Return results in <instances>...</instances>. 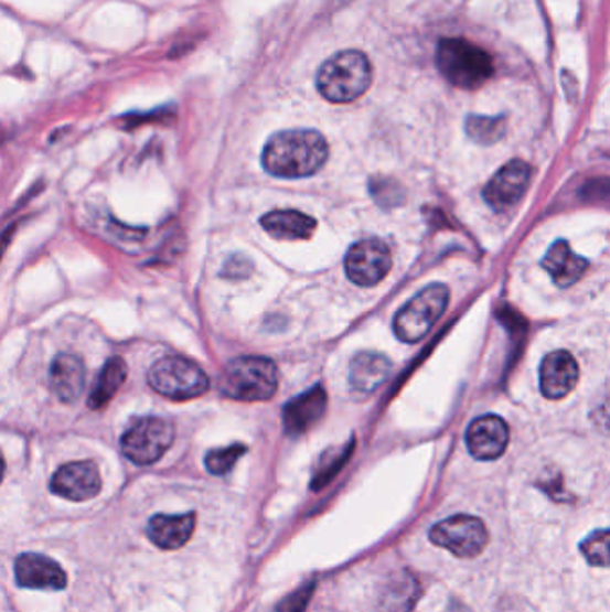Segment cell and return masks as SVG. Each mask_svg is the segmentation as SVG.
I'll return each mask as SVG.
<instances>
[{
    "instance_id": "obj_25",
    "label": "cell",
    "mask_w": 610,
    "mask_h": 612,
    "mask_svg": "<svg viewBox=\"0 0 610 612\" xmlns=\"http://www.w3.org/2000/svg\"><path fill=\"white\" fill-rule=\"evenodd\" d=\"M246 451L247 448L244 444H233V447L208 451V455L204 457V465L212 475H227L235 468L238 459L246 455Z\"/></svg>"
},
{
    "instance_id": "obj_1",
    "label": "cell",
    "mask_w": 610,
    "mask_h": 612,
    "mask_svg": "<svg viewBox=\"0 0 610 612\" xmlns=\"http://www.w3.org/2000/svg\"><path fill=\"white\" fill-rule=\"evenodd\" d=\"M330 157L327 138L313 129L279 131L267 140L261 163L269 174L283 180L313 176Z\"/></svg>"
},
{
    "instance_id": "obj_26",
    "label": "cell",
    "mask_w": 610,
    "mask_h": 612,
    "mask_svg": "<svg viewBox=\"0 0 610 612\" xmlns=\"http://www.w3.org/2000/svg\"><path fill=\"white\" fill-rule=\"evenodd\" d=\"M350 451L351 450H345L344 453H341V455H336V453H327V455H324L321 464H319L318 473L313 475V491H321L328 482H332L333 476L336 475V471L341 470L345 459L350 455Z\"/></svg>"
},
{
    "instance_id": "obj_17",
    "label": "cell",
    "mask_w": 610,
    "mask_h": 612,
    "mask_svg": "<svg viewBox=\"0 0 610 612\" xmlns=\"http://www.w3.org/2000/svg\"><path fill=\"white\" fill-rule=\"evenodd\" d=\"M195 514H157L147 523V537L161 550H178L194 534Z\"/></svg>"
},
{
    "instance_id": "obj_14",
    "label": "cell",
    "mask_w": 610,
    "mask_h": 612,
    "mask_svg": "<svg viewBox=\"0 0 610 612\" xmlns=\"http://www.w3.org/2000/svg\"><path fill=\"white\" fill-rule=\"evenodd\" d=\"M577 361L571 353L558 350L544 356L541 364V393L549 399H560L568 396L578 384Z\"/></svg>"
},
{
    "instance_id": "obj_19",
    "label": "cell",
    "mask_w": 610,
    "mask_h": 612,
    "mask_svg": "<svg viewBox=\"0 0 610 612\" xmlns=\"http://www.w3.org/2000/svg\"><path fill=\"white\" fill-rule=\"evenodd\" d=\"M387 356L374 352H362L353 358L350 367L351 389L360 395H371L387 380L390 373Z\"/></svg>"
},
{
    "instance_id": "obj_21",
    "label": "cell",
    "mask_w": 610,
    "mask_h": 612,
    "mask_svg": "<svg viewBox=\"0 0 610 612\" xmlns=\"http://www.w3.org/2000/svg\"><path fill=\"white\" fill-rule=\"evenodd\" d=\"M421 594V588L414 575L402 571L394 575L384 594H382V611L384 612H411Z\"/></svg>"
},
{
    "instance_id": "obj_3",
    "label": "cell",
    "mask_w": 610,
    "mask_h": 612,
    "mask_svg": "<svg viewBox=\"0 0 610 612\" xmlns=\"http://www.w3.org/2000/svg\"><path fill=\"white\" fill-rule=\"evenodd\" d=\"M437 67L451 85L477 90L494 76L491 54L462 39L440 40Z\"/></svg>"
},
{
    "instance_id": "obj_2",
    "label": "cell",
    "mask_w": 610,
    "mask_h": 612,
    "mask_svg": "<svg viewBox=\"0 0 610 612\" xmlns=\"http://www.w3.org/2000/svg\"><path fill=\"white\" fill-rule=\"evenodd\" d=\"M315 85L319 94L330 103H353L373 85V65L362 51H341L322 63Z\"/></svg>"
},
{
    "instance_id": "obj_7",
    "label": "cell",
    "mask_w": 610,
    "mask_h": 612,
    "mask_svg": "<svg viewBox=\"0 0 610 612\" xmlns=\"http://www.w3.org/2000/svg\"><path fill=\"white\" fill-rule=\"evenodd\" d=\"M175 439L174 422L165 418H143L124 432V455L137 465H151L165 455Z\"/></svg>"
},
{
    "instance_id": "obj_13",
    "label": "cell",
    "mask_w": 610,
    "mask_h": 612,
    "mask_svg": "<svg viewBox=\"0 0 610 612\" xmlns=\"http://www.w3.org/2000/svg\"><path fill=\"white\" fill-rule=\"evenodd\" d=\"M14 580L20 588L62 591L67 588V573L51 557L22 554L14 560Z\"/></svg>"
},
{
    "instance_id": "obj_8",
    "label": "cell",
    "mask_w": 610,
    "mask_h": 612,
    "mask_svg": "<svg viewBox=\"0 0 610 612\" xmlns=\"http://www.w3.org/2000/svg\"><path fill=\"white\" fill-rule=\"evenodd\" d=\"M430 539L434 545L450 550L454 557L473 559L489 545V532L480 517L457 514L434 525Z\"/></svg>"
},
{
    "instance_id": "obj_10",
    "label": "cell",
    "mask_w": 610,
    "mask_h": 612,
    "mask_svg": "<svg viewBox=\"0 0 610 612\" xmlns=\"http://www.w3.org/2000/svg\"><path fill=\"white\" fill-rule=\"evenodd\" d=\"M103 490L99 468L92 461L68 462L54 473L51 491L71 502H86Z\"/></svg>"
},
{
    "instance_id": "obj_16",
    "label": "cell",
    "mask_w": 610,
    "mask_h": 612,
    "mask_svg": "<svg viewBox=\"0 0 610 612\" xmlns=\"http://www.w3.org/2000/svg\"><path fill=\"white\" fill-rule=\"evenodd\" d=\"M86 384L85 364L74 353H60L51 367V387L62 404H76Z\"/></svg>"
},
{
    "instance_id": "obj_27",
    "label": "cell",
    "mask_w": 610,
    "mask_h": 612,
    "mask_svg": "<svg viewBox=\"0 0 610 612\" xmlns=\"http://www.w3.org/2000/svg\"><path fill=\"white\" fill-rule=\"evenodd\" d=\"M315 586H318L315 580H312V582H307V584L296 589L287 599L278 603L276 612H304L310 599H312L313 591H315Z\"/></svg>"
},
{
    "instance_id": "obj_20",
    "label": "cell",
    "mask_w": 610,
    "mask_h": 612,
    "mask_svg": "<svg viewBox=\"0 0 610 612\" xmlns=\"http://www.w3.org/2000/svg\"><path fill=\"white\" fill-rule=\"evenodd\" d=\"M260 224L270 237L279 238V240L310 238L318 228L315 218L301 214L298 210H275V212L264 215Z\"/></svg>"
},
{
    "instance_id": "obj_24",
    "label": "cell",
    "mask_w": 610,
    "mask_h": 612,
    "mask_svg": "<svg viewBox=\"0 0 610 612\" xmlns=\"http://www.w3.org/2000/svg\"><path fill=\"white\" fill-rule=\"evenodd\" d=\"M580 551L587 562L597 568H610V528H600L580 543Z\"/></svg>"
},
{
    "instance_id": "obj_6",
    "label": "cell",
    "mask_w": 610,
    "mask_h": 612,
    "mask_svg": "<svg viewBox=\"0 0 610 612\" xmlns=\"http://www.w3.org/2000/svg\"><path fill=\"white\" fill-rule=\"evenodd\" d=\"M450 303V290L442 283H431L414 296L394 318V333L399 341H421L434 324L442 318Z\"/></svg>"
},
{
    "instance_id": "obj_11",
    "label": "cell",
    "mask_w": 610,
    "mask_h": 612,
    "mask_svg": "<svg viewBox=\"0 0 610 612\" xmlns=\"http://www.w3.org/2000/svg\"><path fill=\"white\" fill-rule=\"evenodd\" d=\"M511 441L509 425L500 416H482L469 425L465 433L468 450L478 461H496Z\"/></svg>"
},
{
    "instance_id": "obj_22",
    "label": "cell",
    "mask_w": 610,
    "mask_h": 612,
    "mask_svg": "<svg viewBox=\"0 0 610 612\" xmlns=\"http://www.w3.org/2000/svg\"><path fill=\"white\" fill-rule=\"evenodd\" d=\"M126 378H128V366H126L124 358H120V356L109 358L100 371L99 378L95 382L94 390H92L90 399H88L92 410L106 407L109 399L119 393Z\"/></svg>"
},
{
    "instance_id": "obj_15",
    "label": "cell",
    "mask_w": 610,
    "mask_h": 612,
    "mask_svg": "<svg viewBox=\"0 0 610 612\" xmlns=\"http://www.w3.org/2000/svg\"><path fill=\"white\" fill-rule=\"evenodd\" d=\"M328 396L321 385L293 398L283 408V428L290 437L303 436L327 412Z\"/></svg>"
},
{
    "instance_id": "obj_4",
    "label": "cell",
    "mask_w": 610,
    "mask_h": 612,
    "mask_svg": "<svg viewBox=\"0 0 610 612\" xmlns=\"http://www.w3.org/2000/svg\"><path fill=\"white\" fill-rule=\"evenodd\" d=\"M218 387L237 401H267L278 390V367L266 356H240L227 364Z\"/></svg>"
},
{
    "instance_id": "obj_12",
    "label": "cell",
    "mask_w": 610,
    "mask_h": 612,
    "mask_svg": "<svg viewBox=\"0 0 610 612\" xmlns=\"http://www.w3.org/2000/svg\"><path fill=\"white\" fill-rule=\"evenodd\" d=\"M532 167L521 160H512L506 163L489 181L483 200L494 210H505L514 206L523 197L526 189L531 185Z\"/></svg>"
},
{
    "instance_id": "obj_23",
    "label": "cell",
    "mask_w": 610,
    "mask_h": 612,
    "mask_svg": "<svg viewBox=\"0 0 610 612\" xmlns=\"http://www.w3.org/2000/svg\"><path fill=\"white\" fill-rule=\"evenodd\" d=\"M465 131H468L469 137L473 138L474 142L491 146V143L497 142L505 135V117H478V115H471L465 120Z\"/></svg>"
},
{
    "instance_id": "obj_18",
    "label": "cell",
    "mask_w": 610,
    "mask_h": 612,
    "mask_svg": "<svg viewBox=\"0 0 610 612\" xmlns=\"http://www.w3.org/2000/svg\"><path fill=\"white\" fill-rule=\"evenodd\" d=\"M543 267L554 278L555 286L568 289L586 275L589 261L572 253L571 246L566 240H557L543 258Z\"/></svg>"
},
{
    "instance_id": "obj_9",
    "label": "cell",
    "mask_w": 610,
    "mask_h": 612,
    "mask_svg": "<svg viewBox=\"0 0 610 612\" xmlns=\"http://www.w3.org/2000/svg\"><path fill=\"white\" fill-rule=\"evenodd\" d=\"M345 275L355 286L374 287L393 267V255L379 238H364L353 244L344 260Z\"/></svg>"
},
{
    "instance_id": "obj_5",
    "label": "cell",
    "mask_w": 610,
    "mask_h": 612,
    "mask_svg": "<svg viewBox=\"0 0 610 612\" xmlns=\"http://www.w3.org/2000/svg\"><path fill=\"white\" fill-rule=\"evenodd\" d=\"M147 380L158 395L174 401L200 398L210 389L206 373L183 356H165L152 364Z\"/></svg>"
}]
</instances>
